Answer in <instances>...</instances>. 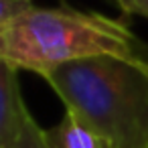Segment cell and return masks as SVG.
Masks as SVG:
<instances>
[{"label":"cell","instance_id":"obj_1","mask_svg":"<svg viewBox=\"0 0 148 148\" xmlns=\"http://www.w3.org/2000/svg\"><path fill=\"white\" fill-rule=\"evenodd\" d=\"M43 79L108 148L148 146V75L138 59L87 57L59 65Z\"/></svg>","mask_w":148,"mask_h":148},{"label":"cell","instance_id":"obj_2","mask_svg":"<svg viewBox=\"0 0 148 148\" xmlns=\"http://www.w3.org/2000/svg\"><path fill=\"white\" fill-rule=\"evenodd\" d=\"M97 55L146 59L124 23L69 6H31L0 29V59L41 77L59 65Z\"/></svg>","mask_w":148,"mask_h":148},{"label":"cell","instance_id":"obj_3","mask_svg":"<svg viewBox=\"0 0 148 148\" xmlns=\"http://www.w3.org/2000/svg\"><path fill=\"white\" fill-rule=\"evenodd\" d=\"M16 71L8 61L0 59V148H14L29 110L21 95Z\"/></svg>","mask_w":148,"mask_h":148},{"label":"cell","instance_id":"obj_4","mask_svg":"<svg viewBox=\"0 0 148 148\" xmlns=\"http://www.w3.org/2000/svg\"><path fill=\"white\" fill-rule=\"evenodd\" d=\"M45 136L51 148H108L101 138H97L69 112L57 126L45 130Z\"/></svg>","mask_w":148,"mask_h":148},{"label":"cell","instance_id":"obj_5","mask_svg":"<svg viewBox=\"0 0 148 148\" xmlns=\"http://www.w3.org/2000/svg\"><path fill=\"white\" fill-rule=\"evenodd\" d=\"M14 148H51L45 136V130L35 122V118L31 116V112L27 110L25 120H23V130L21 136L14 144Z\"/></svg>","mask_w":148,"mask_h":148},{"label":"cell","instance_id":"obj_6","mask_svg":"<svg viewBox=\"0 0 148 148\" xmlns=\"http://www.w3.org/2000/svg\"><path fill=\"white\" fill-rule=\"evenodd\" d=\"M31 6H35L33 0H0V29L21 16Z\"/></svg>","mask_w":148,"mask_h":148},{"label":"cell","instance_id":"obj_7","mask_svg":"<svg viewBox=\"0 0 148 148\" xmlns=\"http://www.w3.org/2000/svg\"><path fill=\"white\" fill-rule=\"evenodd\" d=\"M126 14H140L148 18V0H114Z\"/></svg>","mask_w":148,"mask_h":148},{"label":"cell","instance_id":"obj_8","mask_svg":"<svg viewBox=\"0 0 148 148\" xmlns=\"http://www.w3.org/2000/svg\"><path fill=\"white\" fill-rule=\"evenodd\" d=\"M138 65H140V69L148 75V59H138Z\"/></svg>","mask_w":148,"mask_h":148},{"label":"cell","instance_id":"obj_9","mask_svg":"<svg viewBox=\"0 0 148 148\" xmlns=\"http://www.w3.org/2000/svg\"><path fill=\"white\" fill-rule=\"evenodd\" d=\"M146 148H148V146H146Z\"/></svg>","mask_w":148,"mask_h":148}]
</instances>
